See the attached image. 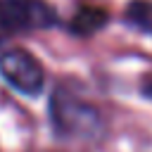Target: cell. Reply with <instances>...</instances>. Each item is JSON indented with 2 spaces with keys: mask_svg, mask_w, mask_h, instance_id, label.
I'll return each mask as SVG.
<instances>
[{
  "mask_svg": "<svg viewBox=\"0 0 152 152\" xmlns=\"http://www.w3.org/2000/svg\"><path fill=\"white\" fill-rule=\"evenodd\" d=\"M50 124L57 138L62 140H74V142H100L104 138V116L102 112L88 102L86 97L76 95L74 90L57 86L50 93V104H48Z\"/></svg>",
  "mask_w": 152,
  "mask_h": 152,
  "instance_id": "obj_1",
  "label": "cell"
},
{
  "mask_svg": "<svg viewBox=\"0 0 152 152\" xmlns=\"http://www.w3.org/2000/svg\"><path fill=\"white\" fill-rule=\"evenodd\" d=\"M0 76L21 95H40L45 88L43 64L24 48H5L0 52Z\"/></svg>",
  "mask_w": 152,
  "mask_h": 152,
  "instance_id": "obj_2",
  "label": "cell"
},
{
  "mask_svg": "<svg viewBox=\"0 0 152 152\" xmlns=\"http://www.w3.org/2000/svg\"><path fill=\"white\" fill-rule=\"evenodd\" d=\"M0 19L7 36L43 31L59 21L48 0H0Z\"/></svg>",
  "mask_w": 152,
  "mask_h": 152,
  "instance_id": "obj_3",
  "label": "cell"
},
{
  "mask_svg": "<svg viewBox=\"0 0 152 152\" xmlns=\"http://www.w3.org/2000/svg\"><path fill=\"white\" fill-rule=\"evenodd\" d=\"M107 21H109L107 10H102V7H90V5H81V7L74 12V17L69 19V31H71V33H78V36H90V33L100 31Z\"/></svg>",
  "mask_w": 152,
  "mask_h": 152,
  "instance_id": "obj_4",
  "label": "cell"
},
{
  "mask_svg": "<svg viewBox=\"0 0 152 152\" xmlns=\"http://www.w3.org/2000/svg\"><path fill=\"white\" fill-rule=\"evenodd\" d=\"M126 21L152 36V0H131L126 5Z\"/></svg>",
  "mask_w": 152,
  "mask_h": 152,
  "instance_id": "obj_5",
  "label": "cell"
},
{
  "mask_svg": "<svg viewBox=\"0 0 152 152\" xmlns=\"http://www.w3.org/2000/svg\"><path fill=\"white\" fill-rule=\"evenodd\" d=\"M142 90H145V95H147V97H152V83H145V86H142Z\"/></svg>",
  "mask_w": 152,
  "mask_h": 152,
  "instance_id": "obj_6",
  "label": "cell"
}]
</instances>
